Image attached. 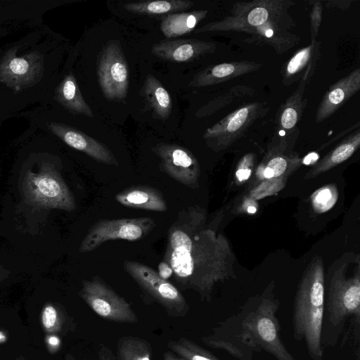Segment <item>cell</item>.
<instances>
[{
	"label": "cell",
	"instance_id": "6da1fadb",
	"mask_svg": "<svg viewBox=\"0 0 360 360\" xmlns=\"http://www.w3.org/2000/svg\"><path fill=\"white\" fill-rule=\"evenodd\" d=\"M164 262L182 287L209 295L233 274L235 257L226 238L211 226L198 206L181 210L168 230Z\"/></svg>",
	"mask_w": 360,
	"mask_h": 360
},
{
	"label": "cell",
	"instance_id": "7a4b0ae2",
	"mask_svg": "<svg viewBox=\"0 0 360 360\" xmlns=\"http://www.w3.org/2000/svg\"><path fill=\"white\" fill-rule=\"evenodd\" d=\"M283 1H255L248 3H237L234 5L231 15L221 21L208 23L197 28L194 33L212 31L236 30L259 35V39L281 51L293 46L295 40L292 34L287 32L289 25H270L273 24L292 23L287 8L290 5Z\"/></svg>",
	"mask_w": 360,
	"mask_h": 360
},
{
	"label": "cell",
	"instance_id": "3957f363",
	"mask_svg": "<svg viewBox=\"0 0 360 360\" xmlns=\"http://www.w3.org/2000/svg\"><path fill=\"white\" fill-rule=\"evenodd\" d=\"M324 316V270L321 257H314L303 273L295 295L294 337L304 340L313 360H322L321 334Z\"/></svg>",
	"mask_w": 360,
	"mask_h": 360
},
{
	"label": "cell",
	"instance_id": "277c9868",
	"mask_svg": "<svg viewBox=\"0 0 360 360\" xmlns=\"http://www.w3.org/2000/svg\"><path fill=\"white\" fill-rule=\"evenodd\" d=\"M359 255L347 254L336 261L329 271L327 297V326H343L347 317L360 314V262Z\"/></svg>",
	"mask_w": 360,
	"mask_h": 360
},
{
	"label": "cell",
	"instance_id": "5b68a950",
	"mask_svg": "<svg viewBox=\"0 0 360 360\" xmlns=\"http://www.w3.org/2000/svg\"><path fill=\"white\" fill-rule=\"evenodd\" d=\"M278 303L270 297H262L258 302L242 312V339L258 346L274 356L277 360H295L283 344L276 316Z\"/></svg>",
	"mask_w": 360,
	"mask_h": 360
},
{
	"label": "cell",
	"instance_id": "8992f818",
	"mask_svg": "<svg viewBox=\"0 0 360 360\" xmlns=\"http://www.w3.org/2000/svg\"><path fill=\"white\" fill-rule=\"evenodd\" d=\"M22 190L28 201L44 208L74 211L75 198L58 171L50 165H41L37 171H28Z\"/></svg>",
	"mask_w": 360,
	"mask_h": 360
},
{
	"label": "cell",
	"instance_id": "52a82bcc",
	"mask_svg": "<svg viewBox=\"0 0 360 360\" xmlns=\"http://www.w3.org/2000/svg\"><path fill=\"white\" fill-rule=\"evenodd\" d=\"M155 226L154 219L148 217L101 219L89 228L79 251H93L108 240H138L150 233Z\"/></svg>",
	"mask_w": 360,
	"mask_h": 360
},
{
	"label": "cell",
	"instance_id": "ba28073f",
	"mask_svg": "<svg viewBox=\"0 0 360 360\" xmlns=\"http://www.w3.org/2000/svg\"><path fill=\"white\" fill-rule=\"evenodd\" d=\"M79 295L104 319L122 323H134L137 320L127 302L98 276L83 281Z\"/></svg>",
	"mask_w": 360,
	"mask_h": 360
},
{
	"label": "cell",
	"instance_id": "9c48e42d",
	"mask_svg": "<svg viewBox=\"0 0 360 360\" xmlns=\"http://www.w3.org/2000/svg\"><path fill=\"white\" fill-rule=\"evenodd\" d=\"M99 56L98 80L104 96L110 101L124 99L128 91L129 71L120 46L109 41Z\"/></svg>",
	"mask_w": 360,
	"mask_h": 360
},
{
	"label": "cell",
	"instance_id": "30bf717a",
	"mask_svg": "<svg viewBox=\"0 0 360 360\" xmlns=\"http://www.w3.org/2000/svg\"><path fill=\"white\" fill-rule=\"evenodd\" d=\"M125 271L139 285L166 309L174 313H183L186 303L179 290L161 278L151 267L136 261L124 260Z\"/></svg>",
	"mask_w": 360,
	"mask_h": 360
},
{
	"label": "cell",
	"instance_id": "8fae6325",
	"mask_svg": "<svg viewBox=\"0 0 360 360\" xmlns=\"http://www.w3.org/2000/svg\"><path fill=\"white\" fill-rule=\"evenodd\" d=\"M266 112V107L263 104L250 103L207 128L203 134V139L213 149H224L241 137L249 127L257 118L264 115Z\"/></svg>",
	"mask_w": 360,
	"mask_h": 360
},
{
	"label": "cell",
	"instance_id": "7c38bea8",
	"mask_svg": "<svg viewBox=\"0 0 360 360\" xmlns=\"http://www.w3.org/2000/svg\"><path fill=\"white\" fill-rule=\"evenodd\" d=\"M152 150L159 157L162 170L171 178L189 188H198L200 166L189 150L165 143L157 144Z\"/></svg>",
	"mask_w": 360,
	"mask_h": 360
},
{
	"label": "cell",
	"instance_id": "4fadbf2b",
	"mask_svg": "<svg viewBox=\"0 0 360 360\" xmlns=\"http://www.w3.org/2000/svg\"><path fill=\"white\" fill-rule=\"evenodd\" d=\"M47 127L67 145L84 153L96 161L108 165H119L112 151L105 144L82 131L60 123H48Z\"/></svg>",
	"mask_w": 360,
	"mask_h": 360
},
{
	"label": "cell",
	"instance_id": "5bb4252c",
	"mask_svg": "<svg viewBox=\"0 0 360 360\" xmlns=\"http://www.w3.org/2000/svg\"><path fill=\"white\" fill-rule=\"evenodd\" d=\"M215 47L213 43L194 39H165L154 44L151 52L165 60L184 63L212 53Z\"/></svg>",
	"mask_w": 360,
	"mask_h": 360
},
{
	"label": "cell",
	"instance_id": "9a60e30c",
	"mask_svg": "<svg viewBox=\"0 0 360 360\" xmlns=\"http://www.w3.org/2000/svg\"><path fill=\"white\" fill-rule=\"evenodd\" d=\"M359 89L360 70L357 68L332 84L326 91L317 109L316 122H321L329 117Z\"/></svg>",
	"mask_w": 360,
	"mask_h": 360
},
{
	"label": "cell",
	"instance_id": "2e32d148",
	"mask_svg": "<svg viewBox=\"0 0 360 360\" xmlns=\"http://www.w3.org/2000/svg\"><path fill=\"white\" fill-rule=\"evenodd\" d=\"M319 48V42L311 41L310 45L298 51L288 60L282 72V82L285 85L310 79L315 70Z\"/></svg>",
	"mask_w": 360,
	"mask_h": 360
},
{
	"label": "cell",
	"instance_id": "e0dca14e",
	"mask_svg": "<svg viewBox=\"0 0 360 360\" xmlns=\"http://www.w3.org/2000/svg\"><path fill=\"white\" fill-rule=\"evenodd\" d=\"M123 206L155 212H165L167 205L162 193L148 186H133L126 188L115 196Z\"/></svg>",
	"mask_w": 360,
	"mask_h": 360
},
{
	"label": "cell",
	"instance_id": "ac0fdd59",
	"mask_svg": "<svg viewBox=\"0 0 360 360\" xmlns=\"http://www.w3.org/2000/svg\"><path fill=\"white\" fill-rule=\"evenodd\" d=\"M260 65L250 61L224 63L207 68L198 72L189 86L201 87L217 84L258 70Z\"/></svg>",
	"mask_w": 360,
	"mask_h": 360
},
{
	"label": "cell",
	"instance_id": "d6986e66",
	"mask_svg": "<svg viewBox=\"0 0 360 360\" xmlns=\"http://www.w3.org/2000/svg\"><path fill=\"white\" fill-rule=\"evenodd\" d=\"M38 70L39 63L34 56L18 57L9 53L0 66V80L19 89V86L32 81Z\"/></svg>",
	"mask_w": 360,
	"mask_h": 360
},
{
	"label": "cell",
	"instance_id": "ffe728a7",
	"mask_svg": "<svg viewBox=\"0 0 360 360\" xmlns=\"http://www.w3.org/2000/svg\"><path fill=\"white\" fill-rule=\"evenodd\" d=\"M56 100L68 111L74 114L94 116L84 99L75 77L69 74L65 77L56 90Z\"/></svg>",
	"mask_w": 360,
	"mask_h": 360
},
{
	"label": "cell",
	"instance_id": "44dd1931",
	"mask_svg": "<svg viewBox=\"0 0 360 360\" xmlns=\"http://www.w3.org/2000/svg\"><path fill=\"white\" fill-rule=\"evenodd\" d=\"M141 93L153 112L161 120L167 119L172 108V101L162 84L152 75H148Z\"/></svg>",
	"mask_w": 360,
	"mask_h": 360
},
{
	"label": "cell",
	"instance_id": "7402d4cb",
	"mask_svg": "<svg viewBox=\"0 0 360 360\" xmlns=\"http://www.w3.org/2000/svg\"><path fill=\"white\" fill-rule=\"evenodd\" d=\"M207 13V11H194L169 14L161 22L160 30L167 38L190 33Z\"/></svg>",
	"mask_w": 360,
	"mask_h": 360
},
{
	"label": "cell",
	"instance_id": "603a6c76",
	"mask_svg": "<svg viewBox=\"0 0 360 360\" xmlns=\"http://www.w3.org/2000/svg\"><path fill=\"white\" fill-rule=\"evenodd\" d=\"M360 145V133L357 131L345 139L329 153L309 173V177L324 172L349 158Z\"/></svg>",
	"mask_w": 360,
	"mask_h": 360
},
{
	"label": "cell",
	"instance_id": "cb8c5ba5",
	"mask_svg": "<svg viewBox=\"0 0 360 360\" xmlns=\"http://www.w3.org/2000/svg\"><path fill=\"white\" fill-rule=\"evenodd\" d=\"M307 82L306 81L300 82L297 91L281 106L278 127L281 131L294 128L301 117L305 106L306 101H303V94Z\"/></svg>",
	"mask_w": 360,
	"mask_h": 360
},
{
	"label": "cell",
	"instance_id": "d4e9b609",
	"mask_svg": "<svg viewBox=\"0 0 360 360\" xmlns=\"http://www.w3.org/2000/svg\"><path fill=\"white\" fill-rule=\"evenodd\" d=\"M193 5L189 0H162L127 3L124 8L134 13L158 15L184 11Z\"/></svg>",
	"mask_w": 360,
	"mask_h": 360
},
{
	"label": "cell",
	"instance_id": "484cf974",
	"mask_svg": "<svg viewBox=\"0 0 360 360\" xmlns=\"http://www.w3.org/2000/svg\"><path fill=\"white\" fill-rule=\"evenodd\" d=\"M168 347L185 360H220L212 353L185 338L171 341Z\"/></svg>",
	"mask_w": 360,
	"mask_h": 360
},
{
	"label": "cell",
	"instance_id": "4316f807",
	"mask_svg": "<svg viewBox=\"0 0 360 360\" xmlns=\"http://www.w3.org/2000/svg\"><path fill=\"white\" fill-rule=\"evenodd\" d=\"M119 353L121 360H150L148 346L136 338H124L120 343Z\"/></svg>",
	"mask_w": 360,
	"mask_h": 360
},
{
	"label": "cell",
	"instance_id": "83f0119b",
	"mask_svg": "<svg viewBox=\"0 0 360 360\" xmlns=\"http://www.w3.org/2000/svg\"><path fill=\"white\" fill-rule=\"evenodd\" d=\"M41 321L48 333L57 332L60 327V318L57 309L51 304H47L42 309Z\"/></svg>",
	"mask_w": 360,
	"mask_h": 360
},
{
	"label": "cell",
	"instance_id": "f1b7e54d",
	"mask_svg": "<svg viewBox=\"0 0 360 360\" xmlns=\"http://www.w3.org/2000/svg\"><path fill=\"white\" fill-rule=\"evenodd\" d=\"M337 195L328 187L323 188L314 193L312 202L314 209L324 212L330 209L335 203Z\"/></svg>",
	"mask_w": 360,
	"mask_h": 360
},
{
	"label": "cell",
	"instance_id": "f546056e",
	"mask_svg": "<svg viewBox=\"0 0 360 360\" xmlns=\"http://www.w3.org/2000/svg\"><path fill=\"white\" fill-rule=\"evenodd\" d=\"M288 166L287 160L282 156L272 158L262 170L264 178L270 179L278 177L286 170Z\"/></svg>",
	"mask_w": 360,
	"mask_h": 360
},
{
	"label": "cell",
	"instance_id": "4dcf8cb0",
	"mask_svg": "<svg viewBox=\"0 0 360 360\" xmlns=\"http://www.w3.org/2000/svg\"><path fill=\"white\" fill-rule=\"evenodd\" d=\"M253 158L252 154H248L241 160L236 172V176L239 181H244L250 177L253 165Z\"/></svg>",
	"mask_w": 360,
	"mask_h": 360
},
{
	"label": "cell",
	"instance_id": "1f68e13d",
	"mask_svg": "<svg viewBox=\"0 0 360 360\" xmlns=\"http://www.w3.org/2000/svg\"><path fill=\"white\" fill-rule=\"evenodd\" d=\"M321 12L322 6L320 5H314L313 6L312 14H311V41H314L316 37L320 22L321 20Z\"/></svg>",
	"mask_w": 360,
	"mask_h": 360
},
{
	"label": "cell",
	"instance_id": "d6a6232c",
	"mask_svg": "<svg viewBox=\"0 0 360 360\" xmlns=\"http://www.w3.org/2000/svg\"><path fill=\"white\" fill-rule=\"evenodd\" d=\"M158 274L161 278L167 280L173 274V271L171 266L167 262L163 261L158 265Z\"/></svg>",
	"mask_w": 360,
	"mask_h": 360
},
{
	"label": "cell",
	"instance_id": "836d02e7",
	"mask_svg": "<svg viewBox=\"0 0 360 360\" xmlns=\"http://www.w3.org/2000/svg\"><path fill=\"white\" fill-rule=\"evenodd\" d=\"M318 158H319V156L316 153H311L309 154L308 155H307L304 158L303 163H304L305 165H310L312 162H316Z\"/></svg>",
	"mask_w": 360,
	"mask_h": 360
},
{
	"label": "cell",
	"instance_id": "e575fe53",
	"mask_svg": "<svg viewBox=\"0 0 360 360\" xmlns=\"http://www.w3.org/2000/svg\"><path fill=\"white\" fill-rule=\"evenodd\" d=\"M59 340L57 337L50 336L47 340V343L49 345L50 348H56L59 345Z\"/></svg>",
	"mask_w": 360,
	"mask_h": 360
},
{
	"label": "cell",
	"instance_id": "d590c367",
	"mask_svg": "<svg viewBox=\"0 0 360 360\" xmlns=\"http://www.w3.org/2000/svg\"><path fill=\"white\" fill-rule=\"evenodd\" d=\"M164 360H185L181 357L175 355L173 353L167 352L164 354Z\"/></svg>",
	"mask_w": 360,
	"mask_h": 360
},
{
	"label": "cell",
	"instance_id": "8d00e7d4",
	"mask_svg": "<svg viewBox=\"0 0 360 360\" xmlns=\"http://www.w3.org/2000/svg\"><path fill=\"white\" fill-rule=\"evenodd\" d=\"M7 340V334L4 331L0 330V344L6 342Z\"/></svg>",
	"mask_w": 360,
	"mask_h": 360
},
{
	"label": "cell",
	"instance_id": "74e56055",
	"mask_svg": "<svg viewBox=\"0 0 360 360\" xmlns=\"http://www.w3.org/2000/svg\"><path fill=\"white\" fill-rule=\"evenodd\" d=\"M246 210L248 213L253 214V213L256 212L257 207L255 206H252V205H250V206H248V207L246 208Z\"/></svg>",
	"mask_w": 360,
	"mask_h": 360
},
{
	"label": "cell",
	"instance_id": "f35d334b",
	"mask_svg": "<svg viewBox=\"0 0 360 360\" xmlns=\"http://www.w3.org/2000/svg\"><path fill=\"white\" fill-rule=\"evenodd\" d=\"M8 274V271L6 272V270H4L2 269V268H0V281L4 279Z\"/></svg>",
	"mask_w": 360,
	"mask_h": 360
},
{
	"label": "cell",
	"instance_id": "ab89813d",
	"mask_svg": "<svg viewBox=\"0 0 360 360\" xmlns=\"http://www.w3.org/2000/svg\"><path fill=\"white\" fill-rule=\"evenodd\" d=\"M18 360H22V359H18Z\"/></svg>",
	"mask_w": 360,
	"mask_h": 360
}]
</instances>
